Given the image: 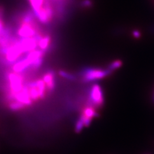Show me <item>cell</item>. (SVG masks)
Listing matches in <instances>:
<instances>
[{"label":"cell","instance_id":"cell-1","mask_svg":"<svg viewBox=\"0 0 154 154\" xmlns=\"http://www.w3.org/2000/svg\"><path fill=\"white\" fill-rule=\"evenodd\" d=\"M111 74L108 70H103L97 68L88 67L83 70L81 72L83 81L88 83L103 79Z\"/></svg>","mask_w":154,"mask_h":154},{"label":"cell","instance_id":"cell-2","mask_svg":"<svg viewBox=\"0 0 154 154\" xmlns=\"http://www.w3.org/2000/svg\"><path fill=\"white\" fill-rule=\"evenodd\" d=\"M38 29L36 20L31 22H24L20 21L17 34L19 38H32L39 33Z\"/></svg>","mask_w":154,"mask_h":154},{"label":"cell","instance_id":"cell-3","mask_svg":"<svg viewBox=\"0 0 154 154\" xmlns=\"http://www.w3.org/2000/svg\"><path fill=\"white\" fill-rule=\"evenodd\" d=\"M8 79L9 81V91L8 92L15 97V95L20 92L23 87V78L20 73L16 72H9L8 75Z\"/></svg>","mask_w":154,"mask_h":154},{"label":"cell","instance_id":"cell-4","mask_svg":"<svg viewBox=\"0 0 154 154\" xmlns=\"http://www.w3.org/2000/svg\"><path fill=\"white\" fill-rule=\"evenodd\" d=\"M89 100L91 105L95 107L102 106L104 102L103 94L102 88L98 84H95L90 90Z\"/></svg>","mask_w":154,"mask_h":154},{"label":"cell","instance_id":"cell-5","mask_svg":"<svg viewBox=\"0 0 154 154\" xmlns=\"http://www.w3.org/2000/svg\"><path fill=\"white\" fill-rule=\"evenodd\" d=\"M14 100L25 105L26 107L33 105V100L31 98L29 88L28 85H24L22 90L15 95Z\"/></svg>","mask_w":154,"mask_h":154},{"label":"cell","instance_id":"cell-6","mask_svg":"<svg viewBox=\"0 0 154 154\" xmlns=\"http://www.w3.org/2000/svg\"><path fill=\"white\" fill-rule=\"evenodd\" d=\"M32 66V62L26 57L22 58L17 61L13 66V72L21 73L28 69Z\"/></svg>","mask_w":154,"mask_h":154},{"label":"cell","instance_id":"cell-7","mask_svg":"<svg viewBox=\"0 0 154 154\" xmlns=\"http://www.w3.org/2000/svg\"><path fill=\"white\" fill-rule=\"evenodd\" d=\"M43 80L44 81L48 91L51 92L55 88V76L54 72L51 71L47 72L44 75Z\"/></svg>","mask_w":154,"mask_h":154},{"label":"cell","instance_id":"cell-8","mask_svg":"<svg viewBox=\"0 0 154 154\" xmlns=\"http://www.w3.org/2000/svg\"><path fill=\"white\" fill-rule=\"evenodd\" d=\"M81 114L91 120H93L95 117L98 116V114L95 110V107L91 105L85 106L83 109Z\"/></svg>","mask_w":154,"mask_h":154},{"label":"cell","instance_id":"cell-9","mask_svg":"<svg viewBox=\"0 0 154 154\" xmlns=\"http://www.w3.org/2000/svg\"><path fill=\"white\" fill-rule=\"evenodd\" d=\"M51 42V39L49 35H43V37L40 39V40L38 42V46L39 49L45 51L49 48Z\"/></svg>","mask_w":154,"mask_h":154},{"label":"cell","instance_id":"cell-10","mask_svg":"<svg viewBox=\"0 0 154 154\" xmlns=\"http://www.w3.org/2000/svg\"><path fill=\"white\" fill-rule=\"evenodd\" d=\"M8 108L12 111H19L24 110L26 108V106L17 100H12L8 102Z\"/></svg>","mask_w":154,"mask_h":154},{"label":"cell","instance_id":"cell-11","mask_svg":"<svg viewBox=\"0 0 154 154\" xmlns=\"http://www.w3.org/2000/svg\"><path fill=\"white\" fill-rule=\"evenodd\" d=\"M122 65V62L121 60H116L112 61L110 65L108 66L107 69L110 71L111 72L117 70L118 69L120 68Z\"/></svg>","mask_w":154,"mask_h":154},{"label":"cell","instance_id":"cell-12","mask_svg":"<svg viewBox=\"0 0 154 154\" xmlns=\"http://www.w3.org/2000/svg\"><path fill=\"white\" fill-rule=\"evenodd\" d=\"M59 74L61 76L64 78H66L67 79H69V80H74L75 79V77L72 75L70 73H69L67 72H65V71H63V70H61L60 72H59Z\"/></svg>","mask_w":154,"mask_h":154},{"label":"cell","instance_id":"cell-13","mask_svg":"<svg viewBox=\"0 0 154 154\" xmlns=\"http://www.w3.org/2000/svg\"><path fill=\"white\" fill-rule=\"evenodd\" d=\"M85 125L83 123V122L79 118V119L77 121L75 126V131L77 133H79L81 132L82 130L85 127Z\"/></svg>","mask_w":154,"mask_h":154},{"label":"cell","instance_id":"cell-14","mask_svg":"<svg viewBox=\"0 0 154 154\" xmlns=\"http://www.w3.org/2000/svg\"><path fill=\"white\" fill-rule=\"evenodd\" d=\"M82 5L85 8H89L92 5V2L90 0H84L82 1Z\"/></svg>","mask_w":154,"mask_h":154},{"label":"cell","instance_id":"cell-15","mask_svg":"<svg viewBox=\"0 0 154 154\" xmlns=\"http://www.w3.org/2000/svg\"><path fill=\"white\" fill-rule=\"evenodd\" d=\"M132 34L133 37L135 38H139L141 37V33L138 30H134Z\"/></svg>","mask_w":154,"mask_h":154},{"label":"cell","instance_id":"cell-16","mask_svg":"<svg viewBox=\"0 0 154 154\" xmlns=\"http://www.w3.org/2000/svg\"><path fill=\"white\" fill-rule=\"evenodd\" d=\"M152 101H153V102H154V94H153V97H152Z\"/></svg>","mask_w":154,"mask_h":154}]
</instances>
